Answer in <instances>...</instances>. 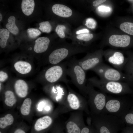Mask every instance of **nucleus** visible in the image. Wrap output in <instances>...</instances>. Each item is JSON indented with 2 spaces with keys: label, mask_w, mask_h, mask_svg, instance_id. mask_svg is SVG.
Masks as SVG:
<instances>
[{
  "label": "nucleus",
  "mask_w": 133,
  "mask_h": 133,
  "mask_svg": "<svg viewBox=\"0 0 133 133\" xmlns=\"http://www.w3.org/2000/svg\"><path fill=\"white\" fill-rule=\"evenodd\" d=\"M123 68L128 83H133V55L129 56Z\"/></svg>",
  "instance_id": "16"
},
{
  "label": "nucleus",
  "mask_w": 133,
  "mask_h": 133,
  "mask_svg": "<svg viewBox=\"0 0 133 133\" xmlns=\"http://www.w3.org/2000/svg\"><path fill=\"white\" fill-rule=\"evenodd\" d=\"M67 65L66 62L60 63L48 69L44 74L46 81L52 83L59 81L67 83Z\"/></svg>",
  "instance_id": "6"
},
{
  "label": "nucleus",
  "mask_w": 133,
  "mask_h": 133,
  "mask_svg": "<svg viewBox=\"0 0 133 133\" xmlns=\"http://www.w3.org/2000/svg\"><path fill=\"white\" fill-rule=\"evenodd\" d=\"M14 67L16 70L22 74L29 72L32 69V66L29 63L24 61H19L14 64Z\"/></svg>",
  "instance_id": "18"
},
{
  "label": "nucleus",
  "mask_w": 133,
  "mask_h": 133,
  "mask_svg": "<svg viewBox=\"0 0 133 133\" xmlns=\"http://www.w3.org/2000/svg\"><path fill=\"white\" fill-rule=\"evenodd\" d=\"M67 100L70 108L73 110L78 109L80 106V103L78 96L75 94L70 92L67 96Z\"/></svg>",
  "instance_id": "20"
},
{
  "label": "nucleus",
  "mask_w": 133,
  "mask_h": 133,
  "mask_svg": "<svg viewBox=\"0 0 133 133\" xmlns=\"http://www.w3.org/2000/svg\"><path fill=\"white\" fill-rule=\"evenodd\" d=\"M0 133H7V132L3 131L0 130Z\"/></svg>",
  "instance_id": "41"
},
{
  "label": "nucleus",
  "mask_w": 133,
  "mask_h": 133,
  "mask_svg": "<svg viewBox=\"0 0 133 133\" xmlns=\"http://www.w3.org/2000/svg\"><path fill=\"white\" fill-rule=\"evenodd\" d=\"M66 62L67 75L70 77L72 82L81 91L87 93L86 72L78 63L77 60Z\"/></svg>",
  "instance_id": "3"
},
{
  "label": "nucleus",
  "mask_w": 133,
  "mask_h": 133,
  "mask_svg": "<svg viewBox=\"0 0 133 133\" xmlns=\"http://www.w3.org/2000/svg\"><path fill=\"white\" fill-rule=\"evenodd\" d=\"M67 133H81L82 129L75 122L70 121L66 126Z\"/></svg>",
  "instance_id": "26"
},
{
  "label": "nucleus",
  "mask_w": 133,
  "mask_h": 133,
  "mask_svg": "<svg viewBox=\"0 0 133 133\" xmlns=\"http://www.w3.org/2000/svg\"><path fill=\"white\" fill-rule=\"evenodd\" d=\"M9 33V31L6 29H0V46L1 48H4L6 46Z\"/></svg>",
  "instance_id": "25"
},
{
  "label": "nucleus",
  "mask_w": 133,
  "mask_h": 133,
  "mask_svg": "<svg viewBox=\"0 0 133 133\" xmlns=\"http://www.w3.org/2000/svg\"><path fill=\"white\" fill-rule=\"evenodd\" d=\"M1 83H0V90H1Z\"/></svg>",
  "instance_id": "43"
},
{
  "label": "nucleus",
  "mask_w": 133,
  "mask_h": 133,
  "mask_svg": "<svg viewBox=\"0 0 133 133\" xmlns=\"http://www.w3.org/2000/svg\"><path fill=\"white\" fill-rule=\"evenodd\" d=\"M2 16L1 13H0V21H1L2 19Z\"/></svg>",
  "instance_id": "42"
},
{
  "label": "nucleus",
  "mask_w": 133,
  "mask_h": 133,
  "mask_svg": "<svg viewBox=\"0 0 133 133\" xmlns=\"http://www.w3.org/2000/svg\"><path fill=\"white\" fill-rule=\"evenodd\" d=\"M123 122H125L128 124L133 125V113H125L120 118Z\"/></svg>",
  "instance_id": "30"
},
{
  "label": "nucleus",
  "mask_w": 133,
  "mask_h": 133,
  "mask_svg": "<svg viewBox=\"0 0 133 133\" xmlns=\"http://www.w3.org/2000/svg\"><path fill=\"white\" fill-rule=\"evenodd\" d=\"M125 105L124 100L122 98L108 97L101 114L111 115L120 118L126 113Z\"/></svg>",
  "instance_id": "7"
},
{
  "label": "nucleus",
  "mask_w": 133,
  "mask_h": 133,
  "mask_svg": "<svg viewBox=\"0 0 133 133\" xmlns=\"http://www.w3.org/2000/svg\"><path fill=\"white\" fill-rule=\"evenodd\" d=\"M106 1V0H95L93 2V5L94 6H96L98 5L103 3Z\"/></svg>",
  "instance_id": "37"
},
{
  "label": "nucleus",
  "mask_w": 133,
  "mask_h": 133,
  "mask_svg": "<svg viewBox=\"0 0 133 133\" xmlns=\"http://www.w3.org/2000/svg\"><path fill=\"white\" fill-rule=\"evenodd\" d=\"M81 133H98L96 129L90 126H84L82 129Z\"/></svg>",
  "instance_id": "34"
},
{
  "label": "nucleus",
  "mask_w": 133,
  "mask_h": 133,
  "mask_svg": "<svg viewBox=\"0 0 133 133\" xmlns=\"http://www.w3.org/2000/svg\"><path fill=\"white\" fill-rule=\"evenodd\" d=\"M98 10L100 12H108L110 11L111 8L109 7L101 5L99 7Z\"/></svg>",
  "instance_id": "36"
},
{
  "label": "nucleus",
  "mask_w": 133,
  "mask_h": 133,
  "mask_svg": "<svg viewBox=\"0 0 133 133\" xmlns=\"http://www.w3.org/2000/svg\"><path fill=\"white\" fill-rule=\"evenodd\" d=\"M30 127L23 125L15 126L9 129L7 133H27Z\"/></svg>",
  "instance_id": "24"
},
{
  "label": "nucleus",
  "mask_w": 133,
  "mask_h": 133,
  "mask_svg": "<svg viewBox=\"0 0 133 133\" xmlns=\"http://www.w3.org/2000/svg\"></svg>",
  "instance_id": "44"
},
{
  "label": "nucleus",
  "mask_w": 133,
  "mask_h": 133,
  "mask_svg": "<svg viewBox=\"0 0 133 133\" xmlns=\"http://www.w3.org/2000/svg\"><path fill=\"white\" fill-rule=\"evenodd\" d=\"M39 29L42 32L49 33L52 30V27L50 22L48 21L40 22L39 23Z\"/></svg>",
  "instance_id": "28"
},
{
  "label": "nucleus",
  "mask_w": 133,
  "mask_h": 133,
  "mask_svg": "<svg viewBox=\"0 0 133 133\" xmlns=\"http://www.w3.org/2000/svg\"><path fill=\"white\" fill-rule=\"evenodd\" d=\"M106 60L117 70L121 71L125 64L127 58L121 52L115 51L109 55H106Z\"/></svg>",
  "instance_id": "11"
},
{
  "label": "nucleus",
  "mask_w": 133,
  "mask_h": 133,
  "mask_svg": "<svg viewBox=\"0 0 133 133\" xmlns=\"http://www.w3.org/2000/svg\"><path fill=\"white\" fill-rule=\"evenodd\" d=\"M91 70L95 72L100 77V79L103 80L125 82L127 83V77L124 73L102 63Z\"/></svg>",
  "instance_id": "4"
},
{
  "label": "nucleus",
  "mask_w": 133,
  "mask_h": 133,
  "mask_svg": "<svg viewBox=\"0 0 133 133\" xmlns=\"http://www.w3.org/2000/svg\"><path fill=\"white\" fill-rule=\"evenodd\" d=\"M27 32L29 37L31 38H35L41 34V32L38 30L33 28L28 29Z\"/></svg>",
  "instance_id": "29"
},
{
  "label": "nucleus",
  "mask_w": 133,
  "mask_h": 133,
  "mask_svg": "<svg viewBox=\"0 0 133 133\" xmlns=\"http://www.w3.org/2000/svg\"><path fill=\"white\" fill-rule=\"evenodd\" d=\"M77 61L79 65L86 72L92 70L102 63V56L100 53L88 55Z\"/></svg>",
  "instance_id": "8"
},
{
  "label": "nucleus",
  "mask_w": 133,
  "mask_h": 133,
  "mask_svg": "<svg viewBox=\"0 0 133 133\" xmlns=\"http://www.w3.org/2000/svg\"><path fill=\"white\" fill-rule=\"evenodd\" d=\"M97 23L95 20L92 18H87L85 21V25L88 28L91 29H95Z\"/></svg>",
  "instance_id": "33"
},
{
  "label": "nucleus",
  "mask_w": 133,
  "mask_h": 133,
  "mask_svg": "<svg viewBox=\"0 0 133 133\" xmlns=\"http://www.w3.org/2000/svg\"><path fill=\"white\" fill-rule=\"evenodd\" d=\"M14 118L11 114L8 113L0 118V130L7 132L13 124Z\"/></svg>",
  "instance_id": "17"
},
{
  "label": "nucleus",
  "mask_w": 133,
  "mask_h": 133,
  "mask_svg": "<svg viewBox=\"0 0 133 133\" xmlns=\"http://www.w3.org/2000/svg\"><path fill=\"white\" fill-rule=\"evenodd\" d=\"M15 92L20 98H25L27 95L28 86L26 82L23 80L19 79L17 80L14 85Z\"/></svg>",
  "instance_id": "14"
},
{
  "label": "nucleus",
  "mask_w": 133,
  "mask_h": 133,
  "mask_svg": "<svg viewBox=\"0 0 133 133\" xmlns=\"http://www.w3.org/2000/svg\"><path fill=\"white\" fill-rule=\"evenodd\" d=\"M86 86L87 93L89 95L92 110L96 115H100L105 107L108 97L105 93L95 90L89 83Z\"/></svg>",
  "instance_id": "5"
},
{
  "label": "nucleus",
  "mask_w": 133,
  "mask_h": 133,
  "mask_svg": "<svg viewBox=\"0 0 133 133\" xmlns=\"http://www.w3.org/2000/svg\"><path fill=\"white\" fill-rule=\"evenodd\" d=\"M70 53L69 50L66 48H59L53 50L50 54L48 61L51 64H57L68 57Z\"/></svg>",
  "instance_id": "10"
},
{
  "label": "nucleus",
  "mask_w": 133,
  "mask_h": 133,
  "mask_svg": "<svg viewBox=\"0 0 133 133\" xmlns=\"http://www.w3.org/2000/svg\"><path fill=\"white\" fill-rule=\"evenodd\" d=\"M87 81L93 86L105 93L122 95L131 91L128 83L125 82L104 81L95 77L90 78Z\"/></svg>",
  "instance_id": "2"
},
{
  "label": "nucleus",
  "mask_w": 133,
  "mask_h": 133,
  "mask_svg": "<svg viewBox=\"0 0 133 133\" xmlns=\"http://www.w3.org/2000/svg\"><path fill=\"white\" fill-rule=\"evenodd\" d=\"M52 122V118L46 116L38 119L32 128L31 133H45Z\"/></svg>",
  "instance_id": "9"
},
{
  "label": "nucleus",
  "mask_w": 133,
  "mask_h": 133,
  "mask_svg": "<svg viewBox=\"0 0 133 133\" xmlns=\"http://www.w3.org/2000/svg\"><path fill=\"white\" fill-rule=\"evenodd\" d=\"M94 128L98 133H118L123 122L116 116L108 114L96 115L94 120Z\"/></svg>",
  "instance_id": "1"
},
{
  "label": "nucleus",
  "mask_w": 133,
  "mask_h": 133,
  "mask_svg": "<svg viewBox=\"0 0 133 133\" xmlns=\"http://www.w3.org/2000/svg\"><path fill=\"white\" fill-rule=\"evenodd\" d=\"M66 29V27L64 25H59L56 27L55 31L60 38H63L65 37L64 30Z\"/></svg>",
  "instance_id": "32"
},
{
  "label": "nucleus",
  "mask_w": 133,
  "mask_h": 133,
  "mask_svg": "<svg viewBox=\"0 0 133 133\" xmlns=\"http://www.w3.org/2000/svg\"><path fill=\"white\" fill-rule=\"evenodd\" d=\"M93 35L91 33H86L80 34L77 36V39L85 41H88L91 40L93 37Z\"/></svg>",
  "instance_id": "31"
},
{
  "label": "nucleus",
  "mask_w": 133,
  "mask_h": 133,
  "mask_svg": "<svg viewBox=\"0 0 133 133\" xmlns=\"http://www.w3.org/2000/svg\"><path fill=\"white\" fill-rule=\"evenodd\" d=\"M35 6L33 0H23L21 4V8L23 13L26 15H31L34 10Z\"/></svg>",
  "instance_id": "19"
},
{
  "label": "nucleus",
  "mask_w": 133,
  "mask_h": 133,
  "mask_svg": "<svg viewBox=\"0 0 133 133\" xmlns=\"http://www.w3.org/2000/svg\"><path fill=\"white\" fill-rule=\"evenodd\" d=\"M4 103L9 107L14 106L17 102V99L13 92L10 90L6 91L5 93Z\"/></svg>",
  "instance_id": "21"
},
{
  "label": "nucleus",
  "mask_w": 133,
  "mask_h": 133,
  "mask_svg": "<svg viewBox=\"0 0 133 133\" xmlns=\"http://www.w3.org/2000/svg\"><path fill=\"white\" fill-rule=\"evenodd\" d=\"M50 42V40L48 37H42L38 38L35 41L34 51L39 53L45 52L48 49Z\"/></svg>",
  "instance_id": "15"
},
{
  "label": "nucleus",
  "mask_w": 133,
  "mask_h": 133,
  "mask_svg": "<svg viewBox=\"0 0 133 133\" xmlns=\"http://www.w3.org/2000/svg\"><path fill=\"white\" fill-rule=\"evenodd\" d=\"M120 133H133L132 132H131L128 129H124Z\"/></svg>",
  "instance_id": "39"
},
{
  "label": "nucleus",
  "mask_w": 133,
  "mask_h": 133,
  "mask_svg": "<svg viewBox=\"0 0 133 133\" xmlns=\"http://www.w3.org/2000/svg\"><path fill=\"white\" fill-rule=\"evenodd\" d=\"M89 32V30L86 29H83L77 31L76 32L77 34H80L88 33Z\"/></svg>",
  "instance_id": "38"
},
{
  "label": "nucleus",
  "mask_w": 133,
  "mask_h": 133,
  "mask_svg": "<svg viewBox=\"0 0 133 133\" xmlns=\"http://www.w3.org/2000/svg\"><path fill=\"white\" fill-rule=\"evenodd\" d=\"M120 28L124 32L133 35V23L128 22L123 23L120 25Z\"/></svg>",
  "instance_id": "27"
},
{
  "label": "nucleus",
  "mask_w": 133,
  "mask_h": 133,
  "mask_svg": "<svg viewBox=\"0 0 133 133\" xmlns=\"http://www.w3.org/2000/svg\"><path fill=\"white\" fill-rule=\"evenodd\" d=\"M7 21L8 23L6 25V28L13 34H17L19 32V29L15 24V17L11 16L9 17Z\"/></svg>",
  "instance_id": "23"
},
{
  "label": "nucleus",
  "mask_w": 133,
  "mask_h": 133,
  "mask_svg": "<svg viewBox=\"0 0 133 133\" xmlns=\"http://www.w3.org/2000/svg\"><path fill=\"white\" fill-rule=\"evenodd\" d=\"M52 133H62L60 132V131L57 130L56 129H53L52 130Z\"/></svg>",
  "instance_id": "40"
},
{
  "label": "nucleus",
  "mask_w": 133,
  "mask_h": 133,
  "mask_svg": "<svg viewBox=\"0 0 133 133\" xmlns=\"http://www.w3.org/2000/svg\"><path fill=\"white\" fill-rule=\"evenodd\" d=\"M131 38L127 35H113L109 39V44L112 46L116 47L125 48L130 45Z\"/></svg>",
  "instance_id": "12"
},
{
  "label": "nucleus",
  "mask_w": 133,
  "mask_h": 133,
  "mask_svg": "<svg viewBox=\"0 0 133 133\" xmlns=\"http://www.w3.org/2000/svg\"><path fill=\"white\" fill-rule=\"evenodd\" d=\"M32 103V100L29 98L24 100L20 108V112L22 116H27L30 114Z\"/></svg>",
  "instance_id": "22"
},
{
  "label": "nucleus",
  "mask_w": 133,
  "mask_h": 133,
  "mask_svg": "<svg viewBox=\"0 0 133 133\" xmlns=\"http://www.w3.org/2000/svg\"><path fill=\"white\" fill-rule=\"evenodd\" d=\"M52 9L54 14L60 17H69L72 14L71 10L68 7L63 4H55L52 6Z\"/></svg>",
  "instance_id": "13"
},
{
  "label": "nucleus",
  "mask_w": 133,
  "mask_h": 133,
  "mask_svg": "<svg viewBox=\"0 0 133 133\" xmlns=\"http://www.w3.org/2000/svg\"><path fill=\"white\" fill-rule=\"evenodd\" d=\"M8 78L7 74L4 71H0V81L3 82L6 80Z\"/></svg>",
  "instance_id": "35"
}]
</instances>
